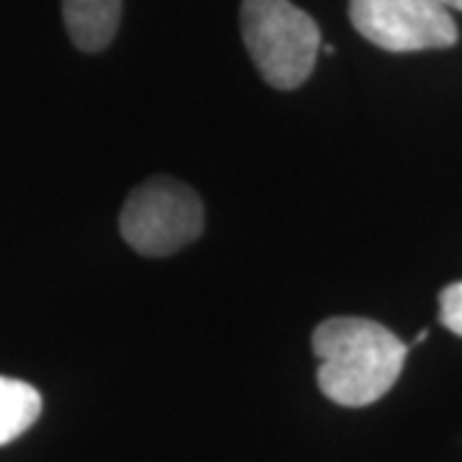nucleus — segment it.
Here are the masks:
<instances>
[{
  "instance_id": "obj_1",
  "label": "nucleus",
  "mask_w": 462,
  "mask_h": 462,
  "mask_svg": "<svg viewBox=\"0 0 462 462\" xmlns=\"http://www.w3.org/2000/svg\"><path fill=\"white\" fill-rule=\"evenodd\" d=\"M321 393L346 409L370 406L385 396L403 370L409 345L378 321L334 316L314 329Z\"/></svg>"
},
{
  "instance_id": "obj_2",
  "label": "nucleus",
  "mask_w": 462,
  "mask_h": 462,
  "mask_svg": "<svg viewBox=\"0 0 462 462\" xmlns=\"http://www.w3.org/2000/svg\"><path fill=\"white\" fill-rule=\"evenodd\" d=\"M242 36L267 85L296 90L314 72L321 32L291 0H245Z\"/></svg>"
},
{
  "instance_id": "obj_3",
  "label": "nucleus",
  "mask_w": 462,
  "mask_h": 462,
  "mask_svg": "<svg viewBox=\"0 0 462 462\" xmlns=\"http://www.w3.org/2000/svg\"><path fill=\"white\" fill-rule=\"evenodd\" d=\"M121 236L144 257H167L196 242L203 231V203L188 185L152 178L134 188L121 208Z\"/></svg>"
},
{
  "instance_id": "obj_4",
  "label": "nucleus",
  "mask_w": 462,
  "mask_h": 462,
  "mask_svg": "<svg viewBox=\"0 0 462 462\" xmlns=\"http://www.w3.org/2000/svg\"><path fill=\"white\" fill-rule=\"evenodd\" d=\"M349 21L385 51L447 50L457 42V23L437 0H349Z\"/></svg>"
},
{
  "instance_id": "obj_5",
  "label": "nucleus",
  "mask_w": 462,
  "mask_h": 462,
  "mask_svg": "<svg viewBox=\"0 0 462 462\" xmlns=\"http://www.w3.org/2000/svg\"><path fill=\"white\" fill-rule=\"evenodd\" d=\"M62 16L78 50L103 51L118 29L121 0H62Z\"/></svg>"
},
{
  "instance_id": "obj_6",
  "label": "nucleus",
  "mask_w": 462,
  "mask_h": 462,
  "mask_svg": "<svg viewBox=\"0 0 462 462\" xmlns=\"http://www.w3.org/2000/svg\"><path fill=\"white\" fill-rule=\"evenodd\" d=\"M39 413L42 396L33 385L0 375V447L32 430Z\"/></svg>"
},
{
  "instance_id": "obj_7",
  "label": "nucleus",
  "mask_w": 462,
  "mask_h": 462,
  "mask_svg": "<svg viewBox=\"0 0 462 462\" xmlns=\"http://www.w3.org/2000/svg\"><path fill=\"white\" fill-rule=\"evenodd\" d=\"M439 319L452 334L462 337V282L447 285L439 293Z\"/></svg>"
},
{
  "instance_id": "obj_8",
  "label": "nucleus",
  "mask_w": 462,
  "mask_h": 462,
  "mask_svg": "<svg viewBox=\"0 0 462 462\" xmlns=\"http://www.w3.org/2000/svg\"><path fill=\"white\" fill-rule=\"evenodd\" d=\"M437 3H442L445 8H457V11H462V0H437Z\"/></svg>"
},
{
  "instance_id": "obj_9",
  "label": "nucleus",
  "mask_w": 462,
  "mask_h": 462,
  "mask_svg": "<svg viewBox=\"0 0 462 462\" xmlns=\"http://www.w3.org/2000/svg\"><path fill=\"white\" fill-rule=\"evenodd\" d=\"M324 54H334V47H331V44H324Z\"/></svg>"
}]
</instances>
